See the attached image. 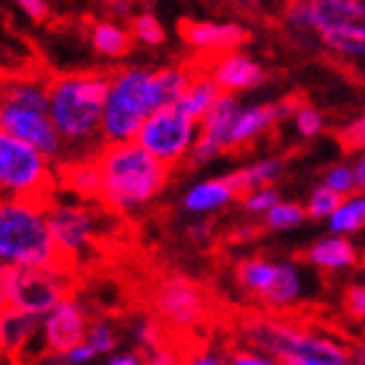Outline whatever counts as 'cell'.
Masks as SVG:
<instances>
[{"label":"cell","instance_id":"ac0fdd59","mask_svg":"<svg viewBox=\"0 0 365 365\" xmlns=\"http://www.w3.org/2000/svg\"><path fill=\"white\" fill-rule=\"evenodd\" d=\"M180 37L190 50L214 58L240 50L248 42V29L240 21H185L180 26Z\"/></svg>","mask_w":365,"mask_h":365},{"label":"cell","instance_id":"e0dca14e","mask_svg":"<svg viewBox=\"0 0 365 365\" xmlns=\"http://www.w3.org/2000/svg\"><path fill=\"white\" fill-rule=\"evenodd\" d=\"M297 105H300L297 97H284L279 102H261V105H240L235 123H232V133H230V149L251 144L264 133H269L277 123L289 120V115Z\"/></svg>","mask_w":365,"mask_h":365},{"label":"cell","instance_id":"836d02e7","mask_svg":"<svg viewBox=\"0 0 365 365\" xmlns=\"http://www.w3.org/2000/svg\"><path fill=\"white\" fill-rule=\"evenodd\" d=\"M279 190L274 185H264V188H253L240 193V209H243L248 217H264V214L272 209L277 201H279Z\"/></svg>","mask_w":365,"mask_h":365},{"label":"cell","instance_id":"b9f144b4","mask_svg":"<svg viewBox=\"0 0 365 365\" xmlns=\"http://www.w3.org/2000/svg\"><path fill=\"white\" fill-rule=\"evenodd\" d=\"M178 363H180V355L168 342L162 344V347H157V350L146 352L144 358V365H178Z\"/></svg>","mask_w":365,"mask_h":365},{"label":"cell","instance_id":"7bdbcfd3","mask_svg":"<svg viewBox=\"0 0 365 365\" xmlns=\"http://www.w3.org/2000/svg\"><path fill=\"white\" fill-rule=\"evenodd\" d=\"M102 365H144V355L141 352H113L107 355Z\"/></svg>","mask_w":365,"mask_h":365},{"label":"cell","instance_id":"ab89813d","mask_svg":"<svg viewBox=\"0 0 365 365\" xmlns=\"http://www.w3.org/2000/svg\"><path fill=\"white\" fill-rule=\"evenodd\" d=\"M344 308H347V313L352 316V321H363L365 316V287L363 282H355V284H350L347 287V292H344Z\"/></svg>","mask_w":365,"mask_h":365},{"label":"cell","instance_id":"d6986e66","mask_svg":"<svg viewBox=\"0 0 365 365\" xmlns=\"http://www.w3.org/2000/svg\"><path fill=\"white\" fill-rule=\"evenodd\" d=\"M240 193H237L235 182L230 175L220 178H206V180L193 182L185 193H182V212L193 214V217H209L222 209H227L230 204H235Z\"/></svg>","mask_w":365,"mask_h":365},{"label":"cell","instance_id":"d6a6232c","mask_svg":"<svg viewBox=\"0 0 365 365\" xmlns=\"http://www.w3.org/2000/svg\"><path fill=\"white\" fill-rule=\"evenodd\" d=\"M321 182H324L327 188L334 190V193H339L342 198L352 196V193H358V190H363L358 185V178H355V170H352V165H344V162H336V165H331V168L324 173Z\"/></svg>","mask_w":365,"mask_h":365},{"label":"cell","instance_id":"ba28073f","mask_svg":"<svg viewBox=\"0 0 365 365\" xmlns=\"http://www.w3.org/2000/svg\"><path fill=\"white\" fill-rule=\"evenodd\" d=\"M53 185V162L31 144L0 130V196L45 204Z\"/></svg>","mask_w":365,"mask_h":365},{"label":"cell","instance_id":"603a6c76","mask_svg":"<svg viewBox=\"0 0 365 365\" xmlns=\"http://www.w3.org/2000/svg\"><path fill=\"white\" fill-rule=\"evenodd\" d=\"M220 94H222L220 86L214 84L212 76H209L206 71H196V73H193V78L188 81V86H185V89H182V94L178 97L175 105L180 107L188 118H193V120L198 123L206 113H209V107L217 102V97H220Z\"/></svg>","mask_w":365,"mask_h":365},{"label":"cell","instance_id":"60d3db41","mask_svg":"<svg viewBox=\"0 0 365 365\" xmlns=\"http://www.w3.org/2000/svg\"><path fill=\"white\" fill-rule=\"evenodd\" d=\"M14 3L31 21H45L50 16V0H14Z\"/></svg>","mask_w":365,"mask_h":365},{"label":"cell","instance_id":"5b68a950","mask_svg":"<svg viewBox=\"0 0 365 365\" xmlns=\"http://www.w3.org/2000/svg\"><path fill=\"white\" fill-rule=\"evenodd\" d=\"M63 261L55 251L42 201L0 196V264L8 269Z\"/></svg>","mask_w":365,"mask_h":365},{"label":"cell","instance_id":"277c9868","mask_svg":"<svg viewBox=\"0 0 365 365\" xmlns=\"http://www.w3.org/2000/svg\"><path fill=\"white\" fill-rule=\"evenodd\" d=\"M157 68L146 66H128L107 76L105 107H102V123H99V141L102 144H123L133 141L141 128V123L165 107Z\"/></svg>","mask_w":365,"mask_h":365},{"label":"cell","instance_id":"f6af8a7d","mask_svg":"<svg viewBox=\"0 0 365 365\" xmlns=\"http://www.w3.org/2000/svg\"><path fill=\"white\" fill-rule=\"evenodd\" d=\"M8 284H11V269L0 264V308L8 305Z\"/></svg>","mask_w":365,"mask_h":365},{"label":"cell","instance_id":"8d00e7d4","mask_svg":"<svg viewBox=\"0 0 365 365\" xmlns=\"http://www.w3.org/2000/svg\"><path fill=\"white\" fill-rule=\"evenodd\" d=\"M178 365H227V358L217 347H196L185 352Z\"/></svg>","mask_w":365,"mask_h":365},{"label":"cell","instance_id":"4dcf8cb0","mask_svg":"<svg viewBox=\"0 0 365 365\" xmlns=\"http://www.w3.org/2000/svg\"><path fill=\"white\" fill-rule=\"evenodd\" d=\"M339 201H342L339 193H334V190L327 188L324 182H319V185L308 193V201L303 204L305 217H308V220H327L329 214L339 206Z\"/></svg>","mask_w":365,"mask_h":365},{"label":"cell","instance_id":"7c38bea8","mask_svg":"<svg viewBox=\"0 0 365 365\" xmlns=\"http://www.w3.org/2000/svg\"><path fill=\"white\" fill-rule=\"evenodd\" d=\"M45 217L50 240L66 264L89 253L91 245L97 243L99 230H102L97 212L89 209L84 201H78V204L55 201L53 206H45Z\"/></svg>","mask_w":365,"mask_h":365},{"label":"cell","instance_id":"83f0119b","mask_svg":"<svg viewBox=\"0 0 365 365\" xmlns=\"http://www.w3.org/2000/svg\"><path fill=\"white\" fill-rule=\"evenodd\" d=\"M84 342L89 344V350L97 355V358H107L118 350V327H115L113 319L107 316H99V319H89V327H86Z\"/></svg>","mask_w":365,"mask_h":365},{"label":"cell","instance_id":"52a82bcc","mask_svg":"<svg viewBox=\"0 0 365 365\" xmlns=\"http://www.w3.org/2000/svg\"><path fill=\"white\" fill-rule=\"evenodd\" d=\"M235 277L243 292L261 300L272 311L295 308L305 297V289H308L303 267L289 259L248 256L237 264Z\"/></svg>","mask_w":365,"mask_h":365},{"label":"cell","instance_id":"3957f363","mask_svg":"<svg viewBox=\"0 0 365 365\" xmlns=\"http://www.w3.org/2000/svg\"><path fill=\"white\" fill-rule=\"evenodd\" d=\"M282 21L295 39H311L336 61L363 63L365 0H289Z\"/></svg>","mask_w":365,"mask_h":365},{"label":"cell","instance_id":"d4e9b609","mask_svg":"<svg viewBox=\"0 0 365 365\" xmlns=\"http://www.w3.org/2000/svg\"><path fill=\"white\" fill-rule=\"evenodd\" d=\"M282 175H284V160H282V157H264V160L251 162V165L240 168L230 178L235 182L237 193H245V190L274 185Z\"/></svg>","mask_w":365,"mask_h":365},{"label":"cell","instance_id":"f35d334b","mask_svg":"<svg viewBox=\"0 0 365 365\" xmlns=\"http://www.w3.org/2000/svg\"><path fill=\"white\" fill-rule=\"evenodd\" d=\"M53 358L58 365H91L97 355L89 350V344L86 342H78V344H73L71 350L61 352V355H53Z\"/></svg>","mask_w":365,"mask_h":365},{"label":"cell","instance_id":"8992f818","mask_svg":"<svg viewBox=\"0 0 365 365\" xmlns=\"http://www.w3.org/2000/svg\"><path fill=\"white\" fill-rule=\"evenodd\" d=\"M245 344H253L259 350L272 352L274 358L295 360V358H313V355H352L355 347L336 339L334 334H327L321 329L300 327L295 321L269 319V316H256L243 324Z\"/></svg>","mask_w":365,"mask_h":365},{"label":"cell","instance_id":"ee69618b","mask_svg":"<svg viewBox=\"0 0 365 365\" xmlns=\"http://www.w3.org/2000/svg\"><path fill=\"white\" fill-rule=\"evenodd\" d=\"M188 235L193 237L198 245H206V243H212L214 230H212V225H209V222H196V225L188 230Z\"/></svg>","mask_w":365,"mask_h":365},{"label":"cell","instance_id":"5bb4252c","mask_svg":"<svg viewBox=\"0 0 365 365\" xmlns=\"http://www.w3.org/2000/svg\"><path fill=\"white\" fill-rule=\"evenodd\" d=\"M89 327V308L78 295H66L45 316H39V350L45 355H61L73 344L84 342Z\"/></svg>","mask_w":365,"mask_h":365},{"label":"cell","instance_id":"8fae6325","mask_svg":"<svg viewBox=\"0 0 365 365\" xmlns=\"http://www.w3.org/2000/svg\"><path fill=\"white\" fill-rule=\"evenodd\" d=\"M152 305L160 324L175 329V331H190L201 327L209 313V300L198 282L182 274H170L152 292Z\"/></svg>","mask_w":365,"mask_h":365},{"label":"cell","instance_id":"9a60e30c","mask_svg":"<svg viewBox=\"0 0 365 365\" xmlns=\"http://www.w3.org/2000/svg\"><path fill=\"white\" fill-rule=\"evenodd\" d=\"M240 110V99L235 94H220L217 102L209 107V113L198 120L196 141L190 146L188 160L198 168H204L209 162L220 160L222 154L230 152V133L232 123Z\"/></svg>","mask_w":365,"mask_h":365},{"label":"cell","instance_id":"30bf717a","mask_svg":"<svg viewBox=\"0 0 365 365\" xmlns=\"http://www.w3.org/2000/svg\"><path fill=\"white\" fill-rule=\"evenodd\" d=\"M71 289H73V279L66 261L45 264V267H19L11 269L8 305L34 316H45L55 303L71 295Z\"/></svg>","mask_w":365,"mask_h":365},{"label":"cell","instance_id":"4fadbf2b","mask_svg":"<svg viewBox=\"0 0 365 365\" xmlns=\"http://www.w3.org/2000/svg\"><path fill=\"white\" fill-rule=\"evenodd\" d=\"M0 130H6L11 136L31 144L37 152L45 154L53 165L66 162V146H63L47 110L0 99Z\"/></svg>","mask_w":365,"mask_h":365},{"label":"cell","instance_id":"7402d4cb","mask_svg":"<svg viewBox=\"0 0 365 365\" xmlns=\"http://www.w3.org/2000/svg\"><path fill=\"white\" fill-rule=\"evenodd\" d=\"M89 39H91L94 53L107 58V61L125 58V55L130 53V47H133L128 26H123V24L115 21V19H102V21L91 24Z\"/></svg>","mask_w":365,"mask_h":365},{"label":"cell","instance_id":"bcb514c9","mask_svg":"<svg viewBox=\"0 0 365 365\" xmlns=\"http://www.w3.org/2000/svg\"><path fill=\"white\" fill-rule=\"evenodd\" d=\"M352 170H355V178H358V185H360V188H363V185H365V160H363V157H360V160L355 162V165H352Z\"/></svg>","mask_w":365,"mask_h":365},{"label":"cell","instance_id":"c3c4849f","mask_svg":"<svg viewBox=\"0 0 365 365\" xmlns=\"http://www.w3.org/2000/svg\"><path fill=\"white\" fill-rule=\"evenodd\" d=\"M0 84H3V78H0Z\"/></svg>","mask_w":365,"mask_h":365},{"label":"cell","instance_id":"1f68e13d","mask_svg":"<svg viewBox=\"0 0 365 365\" xmlns=\"http://www.w3.org/2000/svg\"><path fill=\"white\" fill-rule=\"evenodd\" d=\"M289 120H292V125H295L297 136H303V138H316L319 133H324V128H327V118H324V113L316 110L313 105H297L295 110H292V115H289Z\"/></svg>","mask_w":365,"mask_h":365},{"label":"cell","instance_id":"2e32d148","mask_svg":"<svg viewBox=\"0 0 365 365\" xmlns=\"http://www.w3.org/2000/svg\"><path fill=\"white\" fill-rule=\"evenodd\" d=\"M206 73L220 86L222 94H243V91L259 89L267 81V71L256 58H251L243 50H230V53L214 55L206 63Z\"/></svg>","mask_w":365,"mask_h":365},{"label":"cell","instance_id":"f546056e","mask_svg":"<svg viewBox=\"0 0 365 365\" xmlns=\"http://www.w3.org/2000/svg\"><path fill=\"white\" fill-rule=\"evenodd\" d=\"M128 31H130V39L144 47H160V45H165V39H168V31H165L162 21L154 14H149V11L133 16Z\"/></svg>","mask_w":365,"mask_h":365},{"label":"cell","instance_id":"f1b7e54d","mask_svg":"<svg viewBox=\"0 0 365 365\" xmlns=\"http://www.w3.org/2000/svg\"><path fill=\"white\" fill-rule=\"evenodd\" d=\"M130 339H133L138 350L152 352L168 342V334H165L160 319H154V316H136L133 324H130Z\"/></svg>","mask_w":365,"mask_h":365},{"label":"cell","instance_id":"4316f807","mask_svg":"<svg viewBox=\"0 0 365 365\" xmlns=\"http://www.w3.org/2000/svg\"><path fill=\"white\" fill-rule=\"evenodd\" d=\"M305 220H308V217H305L303 204L279 198V201L264 214V227L272 230V232H292V230L303 227Z\"/></svg>","mask_w":365,"mask_h":365},{"label":"cell","instance_id":"9c48e42d","mask_svg":"<svg viewBox=\"0 0 365 365\" xmlns=\"http://www.w3.org/2000/svg\"><path fill=\"white\" fill-rule=\"evenodd\" d=\"M198 123L182 113L178 105H165L154 110L136 133L138 146H144L146 152L157 157L162 165L175 168L180 162L188 160L190 146L196 141Z\"/></svg>","mask_w":365,"mask_h":365},{"label":"cell","instance_id":"74e56055","mask_svg":"<svg viewBox=\"0 0 365 365\" xmlns=\"http://www.w3.org/2000/svg\"><path fill=\"white\" fill-rule=\"evenodd\" d=\"M363 138H365V118H363V113H360V115H355V118H350L347 125L342 128V144L347 146V149H352V152H358L365 144Z\"/></svg>","mask_w":365,"mask_h":365},{"label":"cell","instance_id":"d590c367","mask_svg":"<svg viewBox=\"0 0 365 365\" xmlns=\"http://www.w3.org/2000/svg\"><path fill=\"white\" fill-rule=\"evenodd\" d=\"M282 365H363V347H355L352 355H342V358H334V355H313V358L284 360Z\"/></svg>","mask_w":365,"mask_h":365},{"label":"cell","instance_id":"ffe728a7","mask_svg":"<svg viewBox=\"0 0 365 365\" xmlns=\"http://www.w3.org/2000/svg\"><path fill=\"white\" fill-rule=\"evenodd\" d=\"M305 261H308V267H313L316 272L339 274V272H350V269L358 267L360 251H358V245L352 243V237L331 235V232H329L327 237H319L316 243L308 245Z\"/></svg>","mask_w":365,"mask_h":365},{"label":"cell","instance_id":"44dd1931","mask_svg":"<svg viewBox=\"0 0 365 365\" xmlns=\"http://www.w3.org/2000/svg\"><path fill=\"white\" fill-rule=\"evenodd\" d=\"M39 316L14 305L0 308V355H19L37 342Z\"/></svg>","mask_w":365,"mask_h":365},{"label":"cell","instance_id":"e575fe53","mask_svg":"<svg viewBox=\"0 0 365 365\" xmlns=\"http://www.w3.org/2000/svg\"><path fill=\"white\" fill-rule=\"evenodd\" d=\"M227 358V365H282L279 358H274L272 352L267 350H259V347H253V344H245V347H237L232 350Z\"/></svg>","mask_w":365,"mask_h":365},{"label":"cell","instance_id":"6da1fadb","mask_svg":"<svg viewBox=\"0 0 365 365\" xmlns=\"http://www.w3.org/2000/svg\"><path fill=\"white\" fill-rule=\"evenodd\" d=\"M105 91L107 73L97 71L63 73L47 81V115L66 146V162L94 157L97 146H102L99 123Z\"/></svg>","mask_w":365,"mask_h":365},{"label":"cell","instance_id":"484cf974","mask_svg":"<svg viewBox=\"0 0 365 365\" xmlns=\"http://www.w3.org/2000/svg\"><path fill=\"white\" fill-rule=\"evenodd\" d=\"M365 225V198L363 190L352 193V196H344L339 201L334 212L327 217V227L331 235H358Z\"/></svg>","mask_w":365,"mask_h":365},{"label":"cell","instance_id":"7dc6e473","mask_svg":"<svg viewBox=\"0 0 365 365\" xmlns=\"http://www.w3.org/2000/svg\"><path fill=\"white\" fill-rule=\"evenodd\" d=\"M240 3H248V6H256V3H264V0H240Z\"/></svg>","mask_w":365,"mask_h":365},{"label":"cell","instance_id":"7a4b0ae2","mask_svg":"<svg viewBox=\"0 0 365 365\" xmlns=\"http://www.w3.org/2000/svg\"><path fill=\"white\" fill-rule=\"evenodd\" d=\"M99 170V201L113 212H138L170 182V168L136 141L102 144L94 154Z\"/></svg>","mask_w":365,"mask_h":365},{"label":"cell","instance_id":"cb8c5ba5","mask_svg":"<svg viewBox=\"0 0 365 365\" xmlns=\"http://www.w3.org/2000/svg\"><path fill=\"white\" fill-rule=\"evenodd\" d=\"M63 173V185L68 190H73L81 201H89V198H99V170L94 157H86V160H71L61 165Z\"/></svg>","mask_w":365,"mask_h":365}]
</instances>
